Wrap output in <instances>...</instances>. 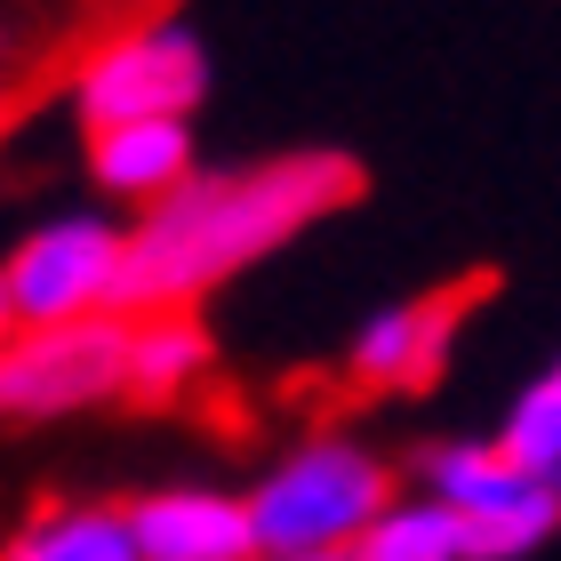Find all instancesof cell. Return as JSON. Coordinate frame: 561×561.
Instances as JSON below:
<instances>
[{"instance_id":"obj_14","label":"cell","mask_w":561,"mask_h":561,"mask_svg":"<svg viewBox=\"0 0 561 561\" xmlns=\"http://www.w3.org/2000/svg\"><path fill=\"white\" fill-rule=\"evenodd\" d=\"M16 329V297H9V280H0V337Z\"/></svg>"},{"instance_id":"obj_5","label":"cell","mask_w":561,"mask_h":561,"mask_svg":"<svg viewBox=\"0 0 561 561\" xmlns=\"http://www.w3.org/2000/svg\"><path fill=\"white\" fill-rule=\"evenodd\" d=\"M121 265H129V225L113 217H48L33 225L0 280L16 297V321H72V313H121Z\"/></svg>"},{"instance_id":"obj_15","label":"cell","mask_w":561,"mask_h":561,"mask_svg":"<svg viewBox=\"0 0 561 561\" xmlns=\"http://www.w3.org/2000/svg\"><path fill=\"white\" fill-rule=\"evenodd\" d=\"M0 96H9V33H0Z\"/></svg>"},{"instance_id":"obj_4","label":"cell","mask_w":561,"mask_h":561,"mask_svg":"<svg viewBox=\"0 0 561 561\" xmlns=\"http://www.w3.org/2000/svg\"><path fill=\"white\" fill-rule=\"evenodd\" d=\"M209 96V48H201L193 24L176 16H145V24H121L72 65V105L81 121H137V113H201Z\"/></svg>"},{"instance_id":"obj_6","label":"cell","mask_w":561,"mask_h":561,"mask_svg":"<svg viewBox=\"0 0 561 561\" xmlns=\"http://www.w3.org/2000/svg\"><path fill=\"white\" fill-rule=\"evenodd\" d=\"M417 481L433 497H449L457 514L473 522V561H514V553H538L561 514H553V490L546 473L514 466L497 442H442L417 457Z\"/></svg>"},{"instance_id":"obj_3","label":"cell","mask_w":561,"mask_h":561,"mask_svg":"<svg viewBox=\"0 0 561 561\" xmlns=\"http://www.w3.org/2000/svg\"><path fill=\"white\" fill-rule=\"evenodd\" d=\"M121 353H129V313L16 321L0 337V425H48L113 401Z\"/></svg>"},{"instance_id":"obj_9","label":"cell","mask_w":561,"mask_h":561,"mask_svg":"<svg viewBox=\"0 0 561 561\" xmlns=\"http://www.w3.org/2000/svg\"><path fill=\"white\" fill-rule=\"evenodd\" d=\"M193 161V121L185 113H137V121H96L89 129V176L113 201H161L169 185H185Z\"/></svg>"},{"instance_id":"obj_2","label":"cell","mask_w":561,"mask_h":561,"mask_svg":"<svg viewBox=\"0 0 561 561\" xmlns=\"http://www.w3.org/2000/svg\"><path fill=\"white\" fill-rule=\"evenodd\" d=\"M386 497H393L386 457L345 442V433H313L289 457H273L265 481L249 490V538L265 561H337L362 546Z\"/></svg>"},{"instance_id":"obj_7","label":"cell","mask_w":561,"mask_h":561,"mask_svg":"<svg viewBox=\"0 0 561 561\" xmlns=\"http://www.w3.org/2000/svg\"><path fill=\"white\" fill-rule=\"evenodd\" d=\"M473 289H425V297H401L386 313H369L345 345V369L362 377L369 393H417L442 377L449 345H457V321H466Z\"/></svg>"},{"instance_id":"obj_13","label":"cell","mask_w":561,"mask_h":561,"mask_svg":"<svg viewBox=\"0 0 561 561\" xmlns=\"http://www.w3.org/2000/svg\"><path fill=\"white\" fill-rule=\"evenodd\" d=\"M497 449L514 457V466H529V473L561 466V377L553 369L538 377V386L514 393V410H505V425H497Z\"/></svg>"},{"instance_id":"obj_1","label":"cell","mask_w":561,"mask_h":561,"mask_svg":"<svg viewBox=\"0 0 561 561\" xmlns=\"http://www.w3.org/2000/svg\"><path fill=\"white\" fill-rule=\"evenodd\" d=\"M353 193H362L353 152H280V161H257V169H193L185 185L145 201V225H129L121 313L201 305L257 257L289 249L305 225L337 217Z\"/></svg>"},{"instance_id":"obj_16","label":"cell","mask_w":561,"mask_h":561,"mask_svg":"<svg viewBox=\"0 0 561 561\" xmlns=\"http://www.w3.org/2000/svg\"><path fill=\"white\" fill-rule=\"evenodd\" d=\"M546 490H553V514H561V466H553V473H546Z\"/></svg>"},{"instance_id":"obj_11","label":"cell","mask_w":561,"mask_h":561,"mask_svg":"<svg viewBox=\"0 0 561 561\" xmlns=\"http://www.w3.org/2000/svg\"><path fill=\"white\" fill-rule=\"evenodd\" d=\"M362 561H473V522L449 497H386L362 529Z\"/></svg>"},{"instance_id":"obj_17","label":"cell","mask_w":561,"mask_h":561,"mask_svg":"<svg viewBox=\"0 0 561 561\" xmlns=\"http://www.w3.org/2000/svg\"><path fill=\"white\" fill-rule=\"evenodd\" d=\"M553 377H561V362H553Z\"/></svg>"},{"instance_id":"obj_10","label":"cell","mask_w":561,"mask_h":561,"mask_svg":"<svg viewBox=\"0 0 561 561\" xmlns=\"http://www.w3.org/2000/svg\"><path fill=\"white\" fill-rule=\"evenodd\" d=\"M209 369V329L193 305H137L129 313V353H121V393L137 401H176Z\"/></svg>"},{"instance_id":"obj_8","label":"cell","mask_w":561,"mask_h":561,"mask_svg":"<svg viewBox=\"0 0 561 561\" xmlns=\"http://www.w3.org/2000/svg\"><path fill=\"white\" fill-rule=\"evenodd\" d=\"M129 514V546L137 561H257L249 538V497L233 490H201V481H169V490H145Z\"/></svg>"},{"instance_id":"obj_12","label":"cell","mask_w":561,"mask_h":561,"mask_svg":"<svg viewBox=\"0 0 561 561\" xmlns=\"http://www.w3.org/2000/svg\"><path fill=\"white\" fill-rule=\"evenodd\" d=\"M9 561H137L121 505H48L9 538Z\"/></svg>"}]
</instances>
